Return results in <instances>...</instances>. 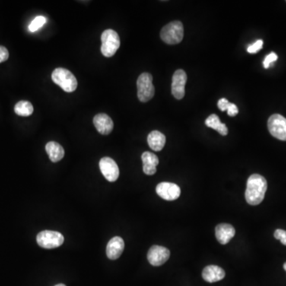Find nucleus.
<instances>
[{"instance_id": "obj_1", "label": "nucleus", "mask_w": 286, "mask_h": 286, "mask_svg": "<svg viewBox=\"0 0 286 286\" xmlns=\"http://www.w3.org/2000/svg\"><path fill=\"white\" fill-rule=\"evenodd\" d=\"M267 190V182L264 176L259 174H252L248 178L245 198L251 205L261 204L265 198Z\"/></svg>"}, {"instance_id": "obj_2", "label": "nucleus", "mask_w": 286, "mask_h": 286, "mask_svg": "<svg viewBox=\"0 0 286 286\" xmlns=\"http://www.w3.org/2000/svg\"><path fill=\"white\" fill-rule=\"evenodd\" d=\"M52 80L66 93H74L78 84L75 76L64 68H58L52 72Z\"/></svg>"}, {"instance_id": "obj_3", "label": "nucleus", "mask_w": 286, "mask_h": 286, "mask_svg": "<svg viewBox=\"0 0 286 286\" xmlns=\"http://www.w3.org/2000/svg\"><path fill=\"white\" fill-rule=\"evenodd\" d=\"M102 55L106 58H111L115 55L120 46V39L117 32L108 29L101 35Z\"/></svg>"}, {"instance_id": "obj_4", "label": "nucleus", "mask_w": 286, "mask_h": 286, "mask_svg": "<svg viewBox=\"0 0 286 286\" xmlns=\"http://www.w3.org/2000/svg\"><path fill=\"white\" fill-rule=\"evenodd\" d=\"M160 39L169 45L180 43L184 37V26L180 21L169 23L160 31Z\"/></svg>"}, {"instance_id": "obj_5", "label": "nucleus", "mask_w": 286, "mask_h": 286, "mask_svg": "<svg viewBox=\"0 0 286 286\" xmlns=\"http://www.w3.org/2000/svg\"><path fill=\"white\" fill-rule=\"evenodd\" d=\"M137 87H138V98L140 101L146 103L151 100L155 93L151 74L148 73L141 74L137 80Z\"/></svg>"}, {"instance_id": "obj_6", "label": "nucleus", "mask_w": 286, "mask_h": 286, "mask_svg": "<svg viewBox=\"0 0 286 286\" xmlns=\"http://www.w3.org/2000/svg\"><path fill=\"white\" fill-rule=\"evenodd\" d=\"M63 235L53 230H42L37 236V243L45 249H53L63 244Z\"/></svg>"}, {"instance_id": "obj_7", "label": "nucleus", "mask_w": 286, "mask_h": 286, "mask_svg": "<svg viewBox=\"0 0 286 286\" xmlns=\"http://www.w3.org/2000/svg\"><path fill=\"white\" fill-rule=\"evenodd\" d=\"M268 129L274 138L286 141V119L279 114L271 115L268 120Z\"/></svg>"}, {"instance_id": "obj_8", "label": "nucleus", "mask_w": 286, "mask_h": 286, "mask_svg": "<svg viewBox=\"0 0 286 286\" xmlns=\"http://www.w3.org/2000/svg\"><path fill=\"white\" fill-rule=\"evenodd\" d=\"M169 256H170V252L169 249L157 245L152 246L147 254L149 262L154 266H160L163 265L165 262H167Z\"/></svg>"}, {"instance_id": "obj_9", "label": "nucleus", "mask_w": 286, "mask_h": 286, "mask_svg": "<svg viewBox=\"0 0 286 286\" xmlns=\"http://www.w3.org/2000/svg\"><path fill=\"white\" fill-rule=\"evenodd\" d=\"M157 195L166 201H173L180 198V187L170 182H162L156 188Z\"/></svg>"}, {"instance_id": "obj_10", "label": "nucleus", "mask_w": 286, "mask_h": 286, "mask_svg": "<svg viewBox=\"0 0 286 286\" xmlns=\"http://www.w3.org/2000/svg\"><path fill=\"white\" fill-rule=\"evenodd\" d=\"M100 169L104 177L109 182H115L119 178V166L111 157H103L100 160Z\"/></svg>"}, {"instance_id": "obj_11", "label": "nucleus", "mask_w": 286, "mask_h": 286, "mask_svg": "<svg viewBox=\"0 0 286 286\" xmlns=\"http://www.w3.org/2000/svg\"><path fill=\"white\" fill-rule=\"evenodd\" d=\"M186 81V73L182 69L176 70L173 76L171 88L172 94L176 100H182L185 96Z\"/></svg>"}, {"instance_id": "obj_12", "label": "nucleus", "mask_w": 286, "mask_h": 286, "mask_svg": "<svg viewBox=\"0 0 286 286\" xmlns=\"http://www.w3.org/2000/svg\"><path fill=\"white\" fill-rule=\"evenodd\" d=\"M93 123L98 132L103 135H108L114 128V122L110 116L106 114H98L93 119Z\"/></svg>"}, {"instance_id": "obj_13", "label": "nucleus", "mask_w": 286, "mask_h": 286, "mask_svg": "<svg viewBox=\"0 0 286 286\" xmlns=\"http://www.w3.org/2000/svg\"><path fill=\"white\" fill-rule=\"evenodd\" d=\"M124 246L125 244L122 238L119 236L112 238L106 245V256L111 260H116L123 252Z\"/></svg>"}, {"instance_id": "obj_14", "label": "nucleus", "mask_w": 286, "mask_h": 286, "mask_svg": "<svg viewBox=\"0 0 286 286\" xmlns=\"http://www.w3.org/2000/svg\"><path fill=\"white\" fill-rule=\"evenodd\" d=\"M236 235V229L228 223H220L216 227V237L219 243L225 245Z\"/></svg>"}, {"instance_id": "obj_15", "label": "nucleus", "mask_w": 286, "mask_h": 286, "mask_svg": "<svg viewBox=\"0 0 286 286\" xmlns=\"http://www.w3.org/2000/svg\"><path fill=\"white\" fill-rule=\"evenodd\" d=\"M202 277L207 282H217L224 278L225 271L218 265H210L204 268L202 272Z\"/></svg>"}, {"instance_id": "obj_16", "label": "nucleus", "mask_w": 286, "mask_h": 286, "mask_svg": "<svg viewBox=\"0 0 286 286\" xmlns=\"http://www.w3.org/2000/svg\"><path fill=\"white\" fill-rule=\"evenodd\" d=\"M143 172L147 175H154L157 172V166L159 164V159L151 152H144L141 155Z\"/></svg>"}, {"instance_id": "obj_17", "label": "nucleus", "mask_w": 286, "mask_h": 286, "mask_svg": "<svg viewBox=\"0 0 286 286\" xmlns=\"http://www.w3.org/2000/svg\"><path fill=\"white\" fill-rule=\"evenodd\" d=\"M149 147L154 151H160L166 145V136L158 131H153L149 134L147 138Z\"/></svg>"}, {"instance_id": "obj_18", "label": "nucleus", "mask_w": 286, "mask_h": 286, "mask_svg": "<svg viewBox=\"0 0 286 286\" xmlns=\"http://www.w3.org/2000/svg\"><path fill=\"white\" fill-rule=\"evenodd\" d=\"M46 151L52 163H58L65 156L63 147L56 141H49L46 144Z\"/></svg>"}, {"instance_id": "obj_19", "label": "nucleus", "mask_w": 286, "mask_h": 286, "mask_svg": "<svg viewBox=\"0 0 286 286\" xmlns=\"http://www.w3.org/2000/svg\"><path fill=\"white\" fill-rule=\"evenodd\" d=\"M14 112L20 116L27 117V116H30L33 114V105L30 102L22 100V101L16 103L15 106H14Z\"/></svg>"}, {"instance_id": "obj_20", "label": "nucleus", "mask_w": 286, "mask_h": 286, "mask_svg": "<svg viewBox=\"0 0 286 286\" xmlns=\"http://www.w3.org/2000/svg\"><path fill=\"white\" fill-rule=\"evenodd\" d=\"M46 19L44 17V16H38V17H35L34 20L32 21L30 23V26H29V30L30 32H35L39 30L41 27L46 24Z\"/></svg>"}, {"instance_id": "obj_21", "label": "nucleus", "mask_w": 286, "mask_h": 286, "mask_svg": "<svg viewBox=\"0 0 286 286\" xmlns=\"http://www.w3.org/2000/svg\"><path fill=\"white\" fill-rule=\"evenodd\" d=\"M205 124H206V126L208 127V128H212V129L217 131L220 124H221V122H220L218 115H216V114H212V115H210V116L207 118L206 120H205Z\"/></svg>"}, {"instance_id": "obj_22", "label": "nucleus", "mask_w": 286, "mask_h": 286, "mask_svg": "<svg viewBox=\"0 0 286 286\" xmlns=\"http://www.w3.org/2000/svg\"><path fill=\"white\" fill-rule=\"evenodd\" d=\"M262 46H263V41H256L255 43L248 46L247 52H249V53H256V52H258V51H260L262 49Z\"/></svg>"}, {"instance_id": "obj_23", "label": "nucleus", "mask_w": 286, "mask_h": 286, "mask_svg": "<svg viewBox=\"0 0 286 286\" xmlns=\"http://www.w3.org/2000/svg\"><path fill=\"white\" fill-rule=\"evenodd\" d=\"M277 60H278V55H276L275 52H271L269 55L265 57V60H264V68H269L271 64L275 62Z\"/></svg>"}, {"instance_id": "obj_24", "label": "nucleus", "mask_w": 286, "mask_h": 286, "mask_svg": "<svg viewBox=\"0 0 286 286\" xmlns=\"http://www.w3.org/2000/svg\"><path fill=\"white\" fill-rule=\"evenodd\" d=\"M274 237L276 239L281 241V243L286 246V230L277 229L274 232Z\"/></svg>"}, {"instance_id": "obj_25", "label": "nucleus", "mask_w": 286, "mask_h": 286, "mask_svg": "<svg viewBox=\"0 0 286 286\" xmlns=\"http://www.w3.org/2000/svg\"><path fill=\"white\" fill-rule=\"evenodd\" d=\"M227 115L230 117H234L236 115H238L239 113V109H238L237 106L234 103H229L228 109L227 110Z\"/></svg>"}, {"instance_id": "obj_26", "label": "nucleus", "mask_w": 286, "mask_h": 286, "mask_svg": "<svg viewBox=\"0 0 286 286\" xmlns=\"http://www.w3.org/2000/svg\"><path fill=\"white\" fill-rule=\"evenodd\" d=\"M229 103H230V102H229L227 99H225V98H222L218 102L219 109L222 111V112L227 111V109H228Z\"/></svg>"}, {"instance_id": "obj_27", "label": "nucleus", "mask_w": 286, "mask_h": 286, "mask_svg": "<svg viewBox=\"0 0 286 286\" xmlns=\"http://www.w3.org/2000/svg\"><path fill=\"white\" fill-rule=\"evenodd\" d=\"M9 58V52L7 48L0 46V63L7 61Z\"/></svg>"}, {"instance_id": "obj_28", "label": "nucleus", "mask_w": 286, "mask_h": 286, "mask_svg": "<svg viewBox=\"0 0 286 286\" xmlns=\"http://www.w3.org/2000/svg\"><path fill=\"white\" fill-rule=\"evenodd\" d=\"M217 131L220 133V135H223V136H225V135L228 134V129H227V126H226L225 124L222 123V122Z\"/></svg>"}, {"instance_id": "obj_29", "label": "nucleus", "mask_w": 286, "mask_h": 286, "mask_svg": "<svg viewBox=\"0 0 286 286\" xmlns=\"http://www.w3.org/2000/svg\"><path fill=\"white\" fill-rule=\"evenodd\" d=\"M55 286H66V285H65V284H56V285Z\"/></svg>"}, {"instance_id": "obj_30", "label": "nucleus", "mask_w": 286, "mask_h": 286, "mask_svg": "<svg viewBox=\"0 0 286 286\" xmlns=\"http://www.w3.org/2000/svg\"><path fill=\"white\" fill-rule=\"evenodd\" d=\"M284 270L286 271V262L284 264Z\"/></svg>"}]
</instances>
